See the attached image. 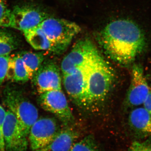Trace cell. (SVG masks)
I'll use <instances>...</instances> for the list:
<instances>
[{
	"instance_id": "obj_4",
	"label": "cell",
	"mask_w": 151,
	"mask_h": 151,
	"mask_svg": "<svg viewBox=\"0 0 151 151\" xmlns=\"http://www.w3.org/2000/svg\"><path fill=\"white\" fill-rule=\"evenodd\" d=\"M4 101L28 137L31 128L38 119L37 108L20 91L14 88H7L5 91Z\"/></svg>"
},
{
	"instance_id": "obj_14",
	"label": "cell",
	"mask_w": 151,
	"mask_h": 151,
	"mask_svg": "<svg viewBox=\"0 0 151 151\" xmlns=\"http://www.w3.org/2000/svg\"><path fill=\"white\" fill-rule=\"evenodd\" d=\"M23 32L28 43L35 49L46 50L56 54L54 47L39 26Z\"/></svg>"
},
{
	"instance_id": "obj_22",
	"label": "cell",
	"mask_w": 151,
	"mask_h": 151,
	"mask_svg": "<svg viewBox=\"0 0 151 151\" xmlns=\"http://www.w3.org/2000/svg\"><path fill=\"white\" fill-rule=\"evenodd\" d=\"M129 151H151V142H135L132 144Z\"/></svg>"
},
{
	"instance_id": "obj_7",
	"label": "cell",
	"mask_w": 151,
	"mask_h": 151,
	"mask_svg": "<svg viewBox=\"0 0 151 151\" xmlns=\"http://www.w3.org/2000/svg\"><path fill=\"white\" fill-rule=\"evenodd\" d=\"M61 130L54 118L44 117L38 119L31 128L28 137L32 150H36L47 145Z\"/></svg>"
},
{
	"instance_id": "obj_11",
	"label": "cell",
	"mask_w": 151,
	"mask_h": 151,
	"mask_svg": "<svg viewBox=\"0 0 151 151\" xmlns=\"http://www.w3.org/2000/svg\"><path fill=\"white\" fill-rule=\"evenodd\" d=\"M90 63L75 72L63 76L62 82L67 94L76 104L84 108H86V86Z\"/></svg>"
},
{
	"instance_id": "obj_3",
	"label": "cell",
	"mask_w": 151,
	"mask_h": 151,
	"mask_svg": "<svg viewBox=\"0 0 151 151\" xmlns=\"http://www.w3.org/2000/svg\"><path fill=\"white\" fill-rule=\"evenodd\" d=\"M56 54L65 51L73 38L81 31L77 24L63 19L47 17L39 25Z\"/></svg>"
},
{
	"instance_id": "obj_21",
	"label": "cell",
	"mask_w": 151,
	"mask_h": 151,
	"mask_svg": "<svg viewBox=\"0 0 151 151\" xmlns=\"http://www.w3.org/2000/svg\"><path fill=\"white\" fill-rule=\"evenodd\" d=\"M10 55H0V86L6 78Z\"/></svg>"
},
{
	"instance_id": "obj_24",
	"label": "cell",
	"mask_w": 151,
	"mask_h": 151,
	"mask_svg": "<svg viewBox=\"0 0 151 151\" xmlns=\"http://www.w3.org/2000/svg\"><path fill=\"white\" fill-rule=\"evenodd\" d=\"M6 115V111L5 109L0 105V128L3 127Z\"/></svg>"
},
{
	"instance_id": "obj_1",
	"label": "cell",
	"mask_w": 151,
	"mask_h": 151,
	"mask_svg": "<svg viewBox=\"0 0 151 151\" xmlns=\"http://www.w3.org/2000/svg\"><path fill=\"white\" fill-rule=\"evenodd\" d=\"M99 41L111 59L125 66L133 63L147 46L144 31L129 19H118L108 23L99 34Z\"/></svg>"
},
{
	"instance_id": "obj_19",
	"label": "cell",
	"mask_w": 151,
	"mask_h": 151,
	"mask_svg": "<svg viewBox=\"0 0 151 151\" xmlns=\"http://www.w3.org/2000/svg\"><path fill=\"white\" fill-rule=\"evenodd\" d=\"M70 151H104L94 136L87 135L76 142Z\"/></svg>"
},
{
	"instance_id": "obj_5",
	"label": "cell",
	"mask_w": 151,
	"mask_h": 151,
	"mask_svg": "<svg viewBox=\"0 0 151 151\" xmlns=\"http://www.w3.org/2000/svg\"><path fill=\"white\" fill-rule=\"evenodd\" d=\"M98 52L96 47L89 39L78 40L63 59L60 66L63 76L86 67Z\"/></svg>"
},
{
	"instance_id": "obj_2",
	"label": "cell",
	"mask_w": 151,
	"mask_h": 151,
	"mask_svg": "<svg viewBox=\"0 0 151 151\" xmlns=\"http://www.w3.org/2000/svg\"><path fill=\"white\" fill-rule=\"evenodd\" d=\"M115 71L98 52L89 64L86 91V109L97 108L106 99L115 81Z\"/></svg>"
},
{
	"instance_id": "obj_6",
	"label": "cell",
	"mask_w": 151,
	"mask_h": 151,
	"mask_svg": "<svg viewBox=\"0 0 151 151\" xmlns=\"http://www.w3.org/2000/svg\"><path fill=\"white\" fill-rule=\"evenodd\" d=\"M38 100L41 107L45 111L54 114L65 127L73 126L74 116L62 89L41 93L40 94Z\"/></svg>"
},
{
	"instance_id": "obj_18",
	"label": "cell",
	"mask_w": 151,
	"mask_h": 151,
	"mask_svg": "<svg viewBox=\"0 0 151 151\" xmlns=\"http://www.w3.org/2000/svg\"><path fill=\"white\" fill-rule=\"evenodd\" d=\"M20 44L19 38L14 33L0 28V55H9L18 48Z\"/></svg>"
},
{
	"instance_id": "obj_15",
	"label": "cell",
	"mask_w": 151,
	"mask_h": 151,
	"mask_svg": "<svg viewBox=\"0 0 151 151\" xmlns=\"http://www.w3.org/2000/svg\"><path fill=\"white\" fill-rule=\"evenodd\" d=\"M129 122L136 131L145 134H151V115L145 108L133 110L129 116Z\"/></svg>"
},
{
	"instance_id": "obj_20",
	"label": "cell",
	"mask_w": 151,
	"mask_h": 151,
	"mask_svg": "<svg viewBox=\"0 0 151 151\" xmlns=\"http://www.w3.org/2000/svg\"><path fill=\"white\" fill-rule=\"evenodd\" d=\"M12 22V11L4 0H0V27H11Z\"/></svg>"
},
{
	"instance_id": "obj_23",
	"label": "cell",
	"mask_w": 151,
	"mask_h": 151,
	"mask_svg": "<svg viewBox=\"0 0 151 151\" xmlns=\"http://www.w3.org/2000/svg\"><path fill=\"white\" fill-rule=\"evenodd\" d=\"M144 108L151 115V92H149L145 100L143 103Z\"/></svg>"
},
{
	"instance_id": "obj_9",
	"label": "cell",
	"mask_w": 151,
	"mask_h": 151,
	"mask_svg": "<svg viewBox=\"0 0 151 151\" xmlns=\"http://www.w3.org/2000/svg\"><path fill=\"white\" fill-rule=\"evenodd\" d=\"M3 130L6 151H27L29 144L28 137L9 110L6 112Z\"/></svg>"
},
{
	"instance_id": "obj_13",
	"label": "cell",
	"mask_w": 151,
	"mask_h": 151,
	"mask_svg": "<svg viewBox=\"0 0 151 151\" xmlns=\"http://www.w3.org/2000/svg\"><path fill=\"white\" fill-rule=\"evenodd\" d=\"M80 136L72 126L65 127L47 145L33 151H70Z\"/></svg>"
},
{
	"instance_id": "obj_16",
	"label": "cell",
	"mask_w": 151,
	"mask_h": 151,
	"mask_svg": "<svg viewBox=\"0 0 151 151\" xmlns=\"http://www.w3.org/2000/svg\"><path fill=\"white\" fill-rule=\"evenodd\" d=\"M6 77L16 82H25L29 80L28 73L19 53L10 55Z\"/></svg>"
},
{
	"instance_id": "obj_10",
	"label": "cell",
	"mask_w": 151,
	"mask_h": 151,
	"mask_svg": "<svg viewBox=\"0 0 151 151\" xmlns=\"http://www.w3.org/2000/svg\"><path fill=\"white\" fill-rule=\"evenodd\" d=\"M32 79L40 94L51 90L62 89L60 70L52 60H45Z\"/></svg>"
},
{
	"instance_id": "obj_12",
	"label": "cell",
	"mask_w": 151,
	"mask_h": 151,
	"mask_svg": "<svg viewBox=\"0 0 151 151\" xmlns=\"http://www.w3.org/2000/svg\"><path fill=\"white\" fill-rule=\"evenodd\" d=\"M150 91L142 66L140 64H134L132 66L131 84L127 93L128 104L132 106L142 105Z\"/></svg>"
},
{
	"instance_id": "obj_8",
	"label": "cell",
	"mask_w": 151,
	"mask_h": 151,
	"mask_svg": "<svg viewBox=\"0 0 151 151\" xmlns=\"http://www.w3.org/2000/svg\"><path fill=\"white\" fill-rule=\"evenodd\" d=\"M12 11L11 27L22 32L36 27L48 17L40 9L28 4L17 5Z\"/></svg>"
},
{
	"instance_id": "obj_17",
	"label": "cell",
	"mask_w": 151,
	"mask_h": 151,
	"mask_svg": "<svg viewBox=\"0 0 151 151\" xmlns=\"http://www.w3.org/2000/svg\"><path fill=\"white\" fill-rule=\"evenodd\" d=\"M19 54L22 59L29 79H32L45 60L44 55L41 52L29 51H22Z\"/></svg>"
}]
</instances>
